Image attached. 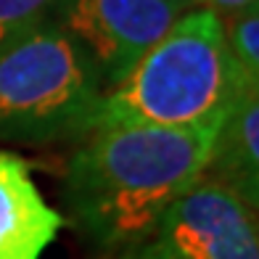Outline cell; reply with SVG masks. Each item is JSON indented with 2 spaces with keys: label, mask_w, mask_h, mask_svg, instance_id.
<instances>
[{
  "label": "cell",
  "mask_w": 259,
  "mask_h": 259,
  "mask_svg": "<svg viewBox=\"0 0 259 259\" xmlns=\"http://www.w3.org/2000/svg\"><path fill=\"white\" fill-rule=\"evenodd\" d=\"M217 127L90 130L64 169V222L98 256H127L164 209L204 178Z\"/></svg>",
  "instance_id": "6da1fadb"
},
{
  "label": "cell",
  "mask_w": 259,
  "mask_h": 259,
  "mask_svg": "<svg viewBox=\"0 0 259 259\" xmlns=\"http://www.w3.org/2000/svg\"><path fill=\"white\" fill-rule=\"evenodd\" d=\"M225 42L243 77L259 85V3L222 19Z\"/></svg>",
  "instance_id": "ba28073f"
},
{
  "label": "cell",
  "mask_w": 259,
  "mask_h": 259,
  "mask_svg": "<svg viewBox=\"0 0 259 259\" xmlns=\"http://www.w3.org/2000/svg\"><path fill=\"white\" fill-rule=\"evenodd\" d=\"M124 259H259L256 209L201 178L164 209Z\"/></svg>",
  "instance_id": "277c9868"
},
{
  "label": "cell",
  "mask_w": 259,
  "mask_h": 259,
  "mask_svg": "<svg viewBox=\"0 0 259 259\" xmlns=\"http://www.w3.org/2000/svg\"><path fill=\"white\" fill-rule=\"evenodd\" d=\"M204 178L246 201L259 204V88H249L220 122L211 140Z\"/></svg>",
  "instance_id": "52a82bcc"
},
{
  "label": "cell",
  "mask_w": 259,
  "mask_h": 259,
  "mask_svg": "<svg viewBox=\"0 0 259 259\" xmlns=\"http://www.w3.org/2000/svg\"><path fill=\"white\" fill-rule=\"evenodd\" d=\"M103 93L85 51L48 16L0 51V143L51 146L85 138Z\"/></svg>",
  "instance_id": "3957f363"
},
{
  "label": "cell",
  "mask_w": 259,
  "mask_h": 259,
  "mask_svg": "<svg viewBox=\"0 0 259 259\" xmlns=\"http://www.w3.org/2000/svg\"><path fill=\"white\" fill-rule=\"evenodd\" d=\"M164 3H169V6L180 8V11H188V8H191V0H164Z\"/></svg>",
  "instance_id": "8fae6325"
},
{
  "label": "cell",
  "mask_w": 259,
  "mask_h": 259,
  "mask_svg": "<svg viewBox=\"0 0 259 259\" xmlns=\"http://www.w3.org/2000/svg\"><path fill=\"white\" fill-rule=\"evenodd\" d=\"M66 225L37 183L27 161L0 148V259H42Z\"/></svg>",
  "instance_id": "8992f818"
},
{
  "label": "cell",
  "mask_w": 259,
  "mask_h": 259,
  "mask_svg": "<svg viewBox=\"0 0 259 259\" xmlns=\"http://www.w3.org/2000/svg\"><path fill=\"white\" fill-rule=\"evenodd\" d=\"M259 0H191V8H206L211 14H217L220 19H228L238 11L249 8V6H256Z\"/></svg>",
  "instance_id": "30bf717a"
},
{
  "label": "cell",
  "mask_w": 259,
  "mask_h": 259,
  "mask_svg": "<svg viewBox=\"0 0 259 259\" xmlns=\"http://www.w3.org/2000/svg\"><path fill=\"white\" fill-rule=\"evenodd\" d=\"M56 0H0V51L51 16Z\"/></svg>",
  "instance_id": "9c48e42d"
},
{
  "label": "cell",
  "mask_w": 259,
  "mask_h": 259,
  "mask_svg": "<svg viewBox=\"0 0 259 259\" xmlns=\"http://www.w3.org/2000/svg\"><path fill=\"white\" fill-rule=\"evenodd\" d=\"M249 88L225 42V27L206 8H188L167 34L103 93L98 127H217Z\"/></svg>",
  "instance_id": "7a4b0ae2"
},
{
  "label": "cell",
  "mask_w": 259,
  "mask_h": 259,
  "mask_svg": "<svg viewBox=\"0 0 259 259\" xmlns=\"http://www.w3.org/2000/svg\"><path fill=\"white\" fill-rule=\"evenodd\" d=\"M180 14L164 0H56L51 19L85 51L103 90H111Z\"/></svg>",
  "instance_id": "5b68a950"
}]
</instances>
